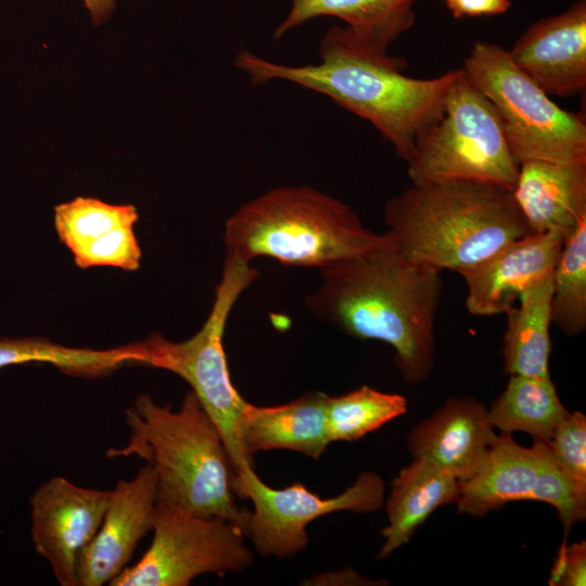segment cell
I'll use <instances>...</instances> for the list:
<instances>
[{"label":"cell","mask_w":586,"mask_h":586,"mask_svg":"<svg viewBox=\"0 0 586 586\" xmlns=\"http://www.w3.org/2000/svg\"><path fill=\"white\" fill-rule=\"evenodd\" d=\"M82 2L94 25L106 22L116 5V0H82Z\"/></svg>","instance_id":"obj_33"},{"label":"cell","mask_w":586,"mask_h":586,"mask_svg":"<svg viewBox=\"0 0 586 586\" xmlns=\"http://www.w3.org/2000/svg\"><path fill=\"white\" fill-rule=\"evenodd\" d=\"M455 17L498 15L510 7V0H444Z\"/></svg>","instance_id":"obj_31"},{"label":"cell","mask_w":586,"mask_h":586,"mask_svg":"<svg viewBox=\"0 0 586 586\" xmlns=\"http://www.w3.org/2000/svg\"><path fill=\"white\" fill-rule=\"evenodd\" d=\"M531 500L549 504L557 510L564 532L562 544H566L570 530L586 519V485L577 482L557 464L546 443Z\"/></svg>","instance_id":"obj_27"},{"label":"cell","mask_w":586,"mask_h":586,"mask_svg":"<svg viewBox=\"0 0 586 586\" xmlns=\"http://www.w3.org/2000/svg\"><path fill=\"white\" fill-rule=\"evenodd\" d=\"M407 411L403 395L362 385L327 403V434L331 443L353 442Z\"/></svg>","instance_id":"obj_24"},{"label":"cell","mask_w":586,"mask_h":586,"mask_svg":"<svg viewBox=\"0 0 586 586\" xmlns=\"http://www.w3.org/2000/svg\"><path fill=\"white\" fill-rule=\"evenodd\" d=\"M383 217L403 256L456 272L531 233L511 190L474 181L412 183L386 202Z\"/></svg>","instance_id":"obj_3"},{"label":"cell","mask_w":586,"mask_h":586,"mask_svg":"<svg viewBox=\"0 0 586 586\" xmlns=\"http://www.w3.org/2000/svg\"><path fill=\"white\" fill-rule=\"evenodd\" d=\"M569 415L551 378L511 374L505 391L487 409L493 428L511 434L522 431L547 443Z\"/></svg>","instance_id":"obj_23"},{"label":"cell","mask_w":586,"mask_h":586,"mask_svg":"<svg viewBox=\"0 0 586 586\" xmlns=\"http://www.w3.org/2000/svg\"><path fill=\"white\" fill-rule=\"evenodd\" d=\"M417 0H291L286 16L275 28L272 38L320 16H332L346 27L368 49L385 54L387 48L415 23Z\"/></svg>","instance_id":"obj_19"},{"label":"cell","mask_w":586,"mask_h":586,"mask_svg":"<svg viewBox=\"0 0 586 586\" xmlns=\"http://www.w3.org/2000/svg\"><path fill=\"white\" fill-rule=\"evenodd\" d=\"M329 395L316 391L279 406L259 407L246 403L241 420V438L250 454L288 449L318 460L330 442L327 434Z\"/></svg>","instance_id":"obj_17"},{"label":"cell","mask_w":586,"mask_h":586,"mask_svg":"<svg viewBox=\"0 0 586 586\" xmlns=\"http://www.w3.org/2000/svg\"><path fill=\"white\" fill-rule=\"evenodd\" d=\"M234 495L252 500L243 533L263 557L290 558L308 544L307 525L318 518L339 512H374L384 504L382 477L365 471L343 493L322 498L303 484L272 488L256 474L254 467L244 464L232 479Z\"/></svg>","instance_id":"obj_10"},{"label":"cell","mask_w":586,"mask_h":586,"mask_svg":"<svg viewBox=\"0 0 586 586\" xmlns=\"http://www.w3.org/2000/svg\"><path fill=\"white\" fill-rule=\"evenodd\" d=\"M309 585H373L355 571L346 568L340 572H329L314 575L308 579Z\"/></svg>","instance_id":"obj_32"},{"label":"cell","mask_w":586,"mask_h":586,"mask_svg":"<svg viewBox=\"0 0 586 586\" xmlns=\"http://www.w3.org/2000/svg\"><path fill=\"white\" fill-rule=\"evenodd\" d=\"M514 64L548 95L570 97L586 88V2L533 23L508 50Z\"/></svg>","instance_id":"obj_14"},{"label":"cell","mask_w":586,"mask_h":586,"mask_svg":"<svg viewBox=\"0 0 586 586\" xmlns=\"http://www.w3.org/2000/svg\"><path fill=\"white\" fill-rule=\"evenodd\" d=\"M386 240L346 204L306 186H285L242 204L226 220V255L245 263L323 268L365 254Z\"/></svg>","instance_id":"obj_5"},{"label":"cell","mask_w":586,"mask_h":586,"mask_svg":"<svg viewBox=\"0 0 586 586\" xmlns=\"http://www.w3.org/2000/svg\"><path fill=\"white\" fill-rule=\"evenodd\" d=\"M585 540L562 544L553 563L548 584L551 586H584L586 583Z\"/></svg>","instance_id":"obj_30"},{"label":"cell","mask_w":586,"mask_h":586,"mask_svg":"<svg viewBox=\"0 0 586 586\" xmlns=\"http://www.w3.org/2000/svg\"><path fill=\"white\" fill-rule=\"evenodd\" d=\"M557 464L577 482L586 485V417L570 413L546 443Z\"/></svg>","instance_id":"obj_29"},{"label":"cell","mask_w":586,"mask_h":586,"mask_svg":"<svg viewBox=\"0 0 586 586\" xmlns=\"http://www.w3.org/2000/svg\"><path fill=\"white\" fill-rule=\"evenodd\" d=\"M385 234L378 247L320 268L321 283L304 303L342 333L393 347L405 381L420 384L434 370L443 270L406 258Z\"/></svg>","instance_id":"obj_1"},{"label":"cell","mask_w":586,"mask_h":586,"mask_svg":"<svg viewBox=\"0 0 586 586\" xmlns=\"http://www.w3.org/2000/svg\"><path fill=\"white\" fill-rule=\"evenodd\" d=\"M320 62L283 65L240 51L233 60L253 85L284 80L330 98L368 120L407 162L416 140L443 113L448 88L459 73L430 79L403 74L405 59L368 49L347 27H330L319 43Z\"/></svg>","instance_id":"obj_2"},{"label":"cell","mask_w":586,"mask_h":586,"mask_svg":"<svg viewBox=\"0 0 586 586\" xmlns=\"http://www.w3.org/2000/svg\"><path fill=\"white\" fill-rule=\"evenodd\" d=\"M460 481L451 473L420 459L403 468L392 482L385 504L387 526L378 559L407 544L415 532L441 506L457 502Z\"/></svg>","instance_id":"obj_20"},{"label":"cell","mask_w":586,"mask_h":586,"mask_svg":"<svg viewBox=\"0 0 586 586\" xmlns=\"http://www.w3.org/2000/svg\"><path fill=\"white\" fill-rule=\"evenodd\" d=\"M557 232H531L461 270L466 307L473 316L506 314L522 293L552 277L563 246Z\"/></svg>","instance_id":"obj_13"},{"label":"cell","mask_w":586,"mask_h":586,"mask_svg":"<svg viewBox=\"0 0 586 586\" xmlns=\"http://www.w3.org/2000/svg\"><path fill=\"white\" fill-rule=\"evenodd\" d=\"M137 220L133 205H115L94 198L77 196L54 207L56 232L72 253L113 229L135 226Z\"/></svg>","instance_id":"obj_26"},{"label":"cell","mask_w":586,"mask_h":586,"mask_svg":"<svg viewBox=\"0 0 586 586\" xmlns=\"http://www.w3.org/2000/svg\"><path fill=\"white\" fill-rule=\"evenodd\" d=\"M152 542L111 586H188L203 574L242 572L254 562L242 528L156 504Z\"/></svg>","instance_id":"obj_9"},{"label":"cell","mask_w":586,"mask_h":586,"mask_svg":"<svg viewBox=\"0 0 586 586\" xmlns=\"http://www.w3.org/2000/svg\"><path fill=\"white\" fill-rule=\"evenodd\" d=\"M157 476L146 463L110 491L102 523L77 566V586L110 584L128 566L140 540L153 528Z\"/></svg>","instance_id":"obj_12"},{"label":"cell","mask_w":586,"mask_h":586,"mask_svg":"<svg viewBox=\"0 0 586 586\" xmlns=\"http://www.w3.org/2000/svg\"><path fill=\"white\" fill-rule=\"evenodd\" d=\"M126 446L109 457L138 456L157 476V504L204 518H221L242 531L246 509L233 499V471L221 434L190 390L178 410L139 395L125 409Z\"/></svg>","instance_id":"obj_4"},{"label":"cell","mask_w":586,"mask_h":586,"mask_svg":"<svg viewBox=\"0 0 586 586\" xmlns=\"http://www.w3.org/2000/svg\"><path fill=\"white\" fill-rule=\"evenodd\" d=\"M544 447V442L523 447L511 434L497 435L479 470L460 482L459 513L483 517L511 501L531 500Z\"/></svg>","instance_id":"obj_18"},{"label":"cell","mask_w":586,"mask_h":586,"mask_svg":"<svg viewBox=\"0 0 586 586\" xmlns=\"http://www.w3.org/2000/svg\"><path fill=\"white\" fill-rule=\"evenodd\" d=\"M145 341L109 349L69 347L44 337L0 339V369L25 364H50L65 373L97 378L127 365L148 361Z\"/></svg>","instance_id":"obj_22"},{"label":"cell","mask_w":586,"mask_h":586,"mask_svg":"<svg viewBox=\"0 0 586 586\" xmlns=\"http://www.w3.org/2000/svg\"><path fill=\"white\" fill-rule=\"evenodd\" d=\"M512 192L531 232L566 240L586 220V163L523 162Z\"/></svg>","instance_id":"obj_16"},{"label":"cell","mask_w":586,"mask_h":586,"mask_svg":"<svg viewBox=\"0 0 586 586\" xmlns=\"http://www.w3.org/2000/svg\"><path fill=\"white\" fill-rule=\"evenodd\" d=\"M463 72L496 109L509 146L526 161L586 163V124L565 111L512 61L509 51L486 41L473 44Z\"/></svg>","instance_id":"obj_8"},{"label":"cell","mask_w":586,"mask_h":586,"mask_svg":"<svg viewBox=\"0 0 586 586\" xmlns=\"http://www.w3.org/2000/svg\"><path fill=\"white\" fill-rule=\"evenodd\" d=\"M109 498L110 491L79 486L63 476L49 479L31 495V542L61 586H77L79 558L102 523Z\"/></svg>","instance_id":"obj_11"},{"label":"cell","mask_w":586,"mask_h":586,"mask_svg":"<svg viewBox=\"0 0 586 586\" xmlns=\"http://www.w3.org/2000/svg\"><path fill=\"white\" fill-rule=\"evenodd\" d=\"M80 268L111 266L125 270L139 267L141 251L133 226L113 229L73 253Z\"/></svg>","instance_id":"obj_28"},{"label":"cell","mask_w":586,"mask_h":586,"mask_svg":"<svg viewBox=\"0 0 586 586\" xmlns=\"http://www.w3.org/2000/svg\"><path fill=\"white\" fill-rule=\"evenodd\" d=\"M496 436L481 402L451 397L411 430L407 447L413 459L428 461L462 482L482 466Z\"/></svg>","instance_id":"obj_15"},{"label":"cell","mask_w":586,"mask_h":586,"mask_svg":"<svg viewBox=\"0 0 586 586\" xmlns=\"http://www.w3.org/2000/svg\"><path fill=\"white\" fill-rule=\"evenodd\" d=\"M257 277L258 271L249 263L226 255L211 311L201 329L181 342H171L160 333L145 339L148 366L182 378L217 425L233 476L244 464L254 467V457L241 438L242 413L247 402L230 378L224 334L234 304Z\"/></svg>","instance_id":"obj_6"},{"label":"cell","mask_w":586,"mask_h":586,"mask_svg":"<svg viewBox=\"0 0 586 586\" xmlns=\"http://www.w3.org/2000/svg\"><path fill=\"white\" fill-rule=\"evenodd\" d=\"M550 318L568 336L586 329V220L563 242L552 273Z\"/></svg>","instance_id":"obj_25"},{"label":"cell","mask_w":586,"mask_h":586,"mask_svg":"<svg viewBox=\"0 0 586 586\" xmlns=\"http://www.w3.org/2000/svg\"><path fill=\"white\" fill-rule=\"evenodd\" d=\"M406 163L413 184L460 180L513 191L520 171L496 109L462 68L441 117L418 137Z\"/></svg>","instance_id":"obj_7"},{"label":"cell","mask_w":586,"mask_h":586,"mask_svg":"<svg viewBox=\"0 0 586 586\" xmlns=\"http://www.w3.org/2000/svg\"><path fill=\"white\" fill-rule=\"evenodd\" d=\"M552 277L521 294L518 306L507 315L502 341L507 373L548 378L550 343V300Z\"/></svg>","instance_id":"obj_21"}]
</instances>
